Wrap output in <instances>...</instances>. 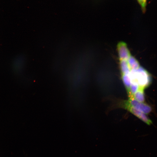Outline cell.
<instances>
[{"instance_id": "cell-6", "label": "cell", "mask_w": 157, "mask_h": 157, "mask_svg": "<svg viewBox=\"0 0 157 157\" xmlns=\"http://www.w3.org/2000/svg\"><path fill=\"white\" fill-rule=\"evenodd\" d=\"M143 88L140 87L138 90L133 95V97L138 101L142 102L144 100Z\"/></svg>"}, {"instance_id": "cell-1", "label": "cell", "mask_w": 157, "mask_h": 157, "mask_svg": "<svg viewBox=\"0 0 157 157\" xmlns=\"http://www.w3.org/2000/svg\"><path fill=\"white\" fill-rule=\"evenodd\" d=\"M129 75L131 83H136L140 87L143 89L148 86L151 82L150 74L141 67L136 69H132Z\"/></svg>"}, {"instance_id": "cell-9", "label": "cell", "mask_w": 157, "mask_h": 157, "mask_svg": "<svg viewBox=\"0 0 157 157\" xmlns=\"http://www.w3.org/2000/svg\"><path fill=\"white\" fill-rule=\"evenodd\" d=\"M140 4L142 10L143 12H144L146 10V6L147 4V0H137Z\"/></svg>"}, {"instance_id": "cell-7", "label": "cell", "mask_w": 157, "mask_h": 157, "mask_svg": "<svg viewBox=\"0 0 157 157\" xmlns=\"http://www.w3.org/2000/svg\"><path fill=\"white\" fill-rule=\"evenodd\" d=\"M122 78L127 92H128L131 84V80L129 74L122 75Z\"/></svg>"}, {"instance_id": "cell-4", "label": "cell", "mask_w": 157, "mask_h": 157, "mask_svg": "<svg viewBox=\"0 0 157 157\" xmlns=\"http://www.w3.org/2000/svg\"><path fill=\"white\" fill-rule=\"evenodd\" d=\"M117 51L120 60H128L131 56L126 44L123 42L119 44L117 46Z\"/></svg>"}, {"instance_id": "cell-3", "label": "cell", "mask_w": 157, "mask_h": 157, "mask_svg": "<svg viewBox=\"0 0 157 157\" xmlns=\"http://www.w3.org/2000/svg\"><path fill=\"white\" fill-rule=\"evenodd\" d=\"M124 102L145 114H148L151 111V106L146 104L138 101L133 97H130L128 101Z\"/></svg>"}, {"instance_id": "cell-2", "label": "cell", "mask_w": 157, "mask_h": 157, "mask_svg": "<svg viewBox=\"0 0 157 157\" xmlns=\"http://www.w3.org/2000/svg\"><path fill=\"white\" fill-rule=\"evenodd\" d=\"M120 106L129 111L147 124L150 125L152 124L151 120L145 115V114L126 104L124 101L120 104Z\"/></svg>"}, {"instance_id": "cell-8", "label": "cell", "mask_w": 157, "mask_h": 157, "mask_svg": "<svg viewBox=\"0 0 157 157\" xmlns=\"http://www.w3.org/2000/svg\"><path fill=\"white\" fill-rule=\"evenodd\" d=\"M127 60L131 69H136L140 67L138 62L132 56H131Z\"/></svg>"}, {"instance_id": "cell-5", "label": "cell", "mask_w": 157, "mask_h": 157, "mask_svg": "<svg viewBox=\"0 0 157 157\" xmlns=\"http://www.w3.org/2000/svg\"><path fill=\"white\" fill-rule=\"evenodd\" d=\"M120 67L122 75L129 74L131 70L127 60H120Z\"/></svg>"}]
</instances>
